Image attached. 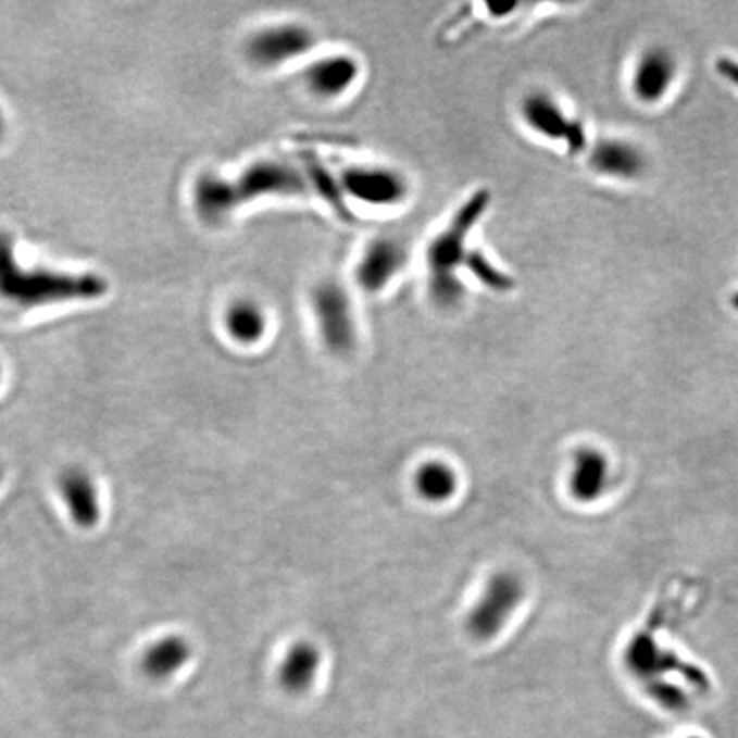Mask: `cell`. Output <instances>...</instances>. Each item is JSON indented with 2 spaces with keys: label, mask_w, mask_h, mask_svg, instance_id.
<instances>
[{
  "label": "cell",
  "mask_w": 738,
  "mask_h": 738,
  "mask_svg": "<svg viewBox=\"0 0 738 738\" xmlns=\"http://www.w3.org/2000/svg\"><path fill=\"white\" fill-rule=\"evenodd\" d=\"M313 193L312 178L303 157L265 158L250 164L235 178L204 175L196 185V208L208 221L229 216L241 205L265 197H308Z\"/></svg>",
  "instance_id": "6da1fadb"
},
{
  "label": "cell",
  "mask_w": 738,
  "mask_h": 738,
  "mask_svg": "<svg viewBox=\"0 0 738 738\" xmlns=\"http://www.w3.org/2000/svg\"><path fill=\"white\" fill-rule=\"evenodd\" d=\"M109 292V283L97 274H71L50 268H25L17 262L14 241L0 232V300L21 310L100 300Z\"/></svg>",
  "instance_id": "7a4b0ae2"
},
{
  "label": "cell",
  "mask_w": 738,
  "mask_h": 738,
  "mask_svg": "<svg viewBox=\"0 0 738 738\" xmlns=\"http://www.w3.org/2000/svg\"><path fill=\"white\" fill-rule=\"evenodd\" d=\"M487 205L489 193L477 190L460 205L455 216L427 245V295L439 310L453 312L467 298V289L460 271L467 268L472 255L468 238L475 224L484 216Z\"/></svg>",
  "instance_id": "3957f363"
},
{
  "label": "cell",
  "mask_w": 738,
  "mask_h": 738,
  "mask_svg": "<svg viewBox=\"0 0 738 738\" xmlns=\"http://www.w3.org/2000/svg\"><path fill=\"white\" fill-rule=\"evenodd\" d=\"M310 308L325 349L339 358L352 354L360 340V325L348 286L334 277L318 280L310 292Z\"/></svg>",
  "instance_id": "277c9868"
},
{
  "label": "cell",
  "mask_w": 738,
  "mask_h": 738,
  "mask_svg": "<svg viewBox=\"0 0 738 738\" xmlns=\"http://www.w3.org/2000/svg\"><path fill=\"white\" fill-rule=\"evenodd\" d=\"M520 121L539 139L563 146L571 154L588 148L587 130L555 95L546 89L525 92L518 107Z\"/></svg>",
  "instance_id": "5b68a950"
},
{
  "label": "cell",
  "mask_w": 738,
  "mask_h": 738,
  "mask_svg": "<svg viewBox=\"0 0 738 738\" xmlns=\"http://www.w3.org/2000/svg\"><path fill=\"white\" fill-rule=\"evenodd\" d=\"M337 178L343 197L366 208L396 209L411 197L408 175L390 164L352 163Z\"/></svg>",
  "instance_id": "8992f818"
},
{
  "label": "cell",
  "mask_w": 738,
  "mask_h": 738,
  "mask_svg": "<svg viewBox=\"0 0 738 738\" xmlns=\"http://www.w3.org/2000/svg\"><path fill=\"white\" fill-rule=\"evenodd\" d=\"M411 262L408 241L397 235H378L366 241L352 268L358 291L367 296L384 295L402 276Z\"/></svg>",
  "instance_id": "52a82bcc"
},
{
  "label": "cell",
  "mask_w": 738,
  "mask_h": 738,
  "mask_svg": "<svg viewBox=\"0 0 738 738\" xmlns=\"http://www.w3.org/2000/svg\"><path fill=\"white\" fill-rule=\"evenodd\" d=\"M525 597L522 579L510 573L499 571L487 581L486 590L475 603L467 617V630L477 641L496 638L515 614Z\"/></svg>",
  "instance_id": "ba28073f"
},
{
  "label": "cell",
  "mask_w": 738,
  "mask_h": 738,
  "mask_svg": "<svg viewBox=\"0 0 738 738\" xmlns=\"http://www.w3.org/2000/svg\"><path fill=\"white\" fill-rule=\"evenodd\" d=\"M316 35L301 23H280L260 29L248 41L250 61L260 67H279L315 49Z\"/></svg>",
  "instance_id": "9c48e42d"
},
{
  "label": "cell",
  "mask_w": 738,
  "mask_h": 738,
  "mask_svg": "<svg viewBox=\"0 0 738 738\" xmlns=\"http://www.w3.org/2000/svg\"><path fill=\"white\" fill-rule=\"evenodd\" d=\"M361 62L348 52L320 57L308 65L303 74L304 86L322 101H337L348 97L358 86Z\"/></svg>",
  "instance_id": "30bf717a"
},
{
  "label": "cell",
  "mask_w": 738,
  "mask_h": 738,
  "mask_svg": "<svg viewBox=\"0 0 738 738\" xmlns=\"http://www.w3.org/2000/svg\"><path fill=\"white\" fill-rule=\"evenodd\" d=\"M624 660H626L629 672H633L636 677L642 678L645 683L654 680L659 675L677 672L680 677L686 678L687 683L696 687V689H710V680H708L706 674L701 668H696V666L687 665L686 662H680L675 654L660 650L656 642L645 638V636H639V638L630 642L626 654H624Z\"/></svg>",
  "instance_id": "8fae6325"
},
{
  "label": "cell",
  "mask_w": 738,
  "mask_h": 738,
  "mask_svg": "<svg viewBox=\"0 0 738 738\" xmlns=\"http://www.w3.org/2000/svg\"><path fill=\"white\" fill-rule=\"evenodd\" d=\"M588 166L603 178L630 182L647 170V157L630 140L603 137L588 148Z\"/></svg>",
  "instance_id": "7c38bea8"
},
{
  "label": "cell",
  "mask_w": 738,
  "mask_h": 738,
  "mask_svg": "<svg viewBox=\"0 0 738 738\" xmlns=\"http://www.w3.org/2000/svg\"><path fill=\"white\" fill-rule=\"evenodd\" d=\"M677 61L663 47H650L638 57L630 74V91L645 104L659 103L674 85Z\"/></svg>",
  "instance_id": "4fadbf2b"
},
{
  "label": "cell",
  "mask_w": 738,
  "mask_h": 738,
  "mask_svg": "<svg viewBox=\"0 0 738 738\" xmlns=\"http://www.w3.org/2000/svg\"><path fill=\"white\" fill-rule=\"evenodd\" d=\"M59 492L74 525L85 530L97 527L101 520L100 492L85 467H65L59 475Z\"/></svg>",
  "instance_id": "5bb4252c"
},
{
  "label": "cell",
  "mask_w": 738,
  "mask_h": 738,
  "mask_svg": "<svg viewBox=\"0 0 738 738\" xmlns=\"http://www.w3.org/2000/svg\"><path fill=\"white\" fill-rule=\"evenodd\" d=\"M611 480L609 460L597 448L576 450L570 474V492L579 503H595L605 495Z\"/></svg>",
  "instance_id": "9a60e30c"
},
{
  "label": "cell",
  "mask_w": 738,
  "mask_h": 738,
  "mask_svg": "<svg viewBox=\"0 0 738 738\" xmlns=\"http://www.w3.org/2000/svg\"><path fill=\"white\" fill-rule=\"evenodd\" d=\"M192 659V647L184 636L168 635L152 642L142 653L140 668L152 680H168Z\"/></svg>",
  "instance_id": "2e32d148"
},
{
  "label": "cell",
  "mask_w": 738,
  "mask_h": 738,
  "mask_svg": "<svg viewBox=\"0 0 738 738\" xmlns=\"http://www.w3.org/2000/svg\"><path fill=\"white\" fill-rule=\"evenodd\" d=\"M322 654L312 642L301 641L284 654L277 672L280 687L289 695H304L318 675Z\"/></svg>",
  "instance_id": "e0dca14e"
},
{
  "label": "cell",
  "mask_w": 738,
  "mask_h": 738,
  "mask_svg": "<svg viewBox=\"0 0 738 738\" xmlns=\"http://www.w3.org/2000/svg\"><path fill=\"white\" fill-rule=\"evenodd\" d=\"M224 324L236 342L252 346L264 339L268 324L267 313L255 301H236L228 308Z\"/></svg>",
  "instance_id": "ac0fdd59"
},
{
  "label": "cell",
  "mask_w": 738,
  "mask_h": 738,
  "mask_svg": "<svg viewBox=\"0 0 738 738\" xmlns=\"http://www.w3.org/2000/svg\"><path fill=\"white\" fill-rule=\"evenodd\" d=\"M415 491L427 503H445L455 495L459 477L445 462L431 460L417 468L414 475Z\"/></svg>",
  "instance_id": "d6986e66"
},
{
  "label": "cell",
  "mask_w": 738,
  "mask_h": 738,
  "mask_svg": "<svg viewBox=\"0 0 738 738\" xmlns=\"http://www.w3.org/2000/svg\"><path fill=\"white\" fill-rule=\"evenodd\" d=\"M645 686H647V695L663 710L671 711V713H684L690 706L689 696L683 687L665 683L660 678L648 680Z\"/></svg>",
  "instance_id": "ffe728a7"
},
{
  "label": "cell",
  "mask_w": 738,
  "mask_h": 738,
  "mask_svg": "<svg viewBox=\"0 0 738 738\" xmlns=\"http://www.w3.org/2000/svg\"><path fill=\"white\" fill-rule=\"evenodd\" d=\"M486 8L491 17H506L518 8V4H487Z\"/></svg>",
  "instance_id": "44dd1931"
},
{
  "label": "cell",
  "mask_w": 738,
  "mask_h": 738,
  "mask_svg": "<svg viewBox=\"0 0 738 738\" xmlns=\"http://www.w3.org/2000/svg\"><path fill=\"white\" fill-rule=\"evenodd\" d=\"M722 73L730 77V79L737 80L738 85V67L737 65H731L730 62H723Z\"/></svg>",
  "instance_id": "7402d4cb"
},
{
  "label": "cell",
  "mask_w": 738,
  "mask_h": 738,
  "mask_svg": "<svg viewBox=\"0 0 738 738\" xmlns=\"http://www.w3.org/2000/svg\"><path fill=\"white\" fill-rule=\"evenodd\" d=\"M2 477H4V467H2V463H0V483H2Z\"/></svg>",
  "instance_id": "603a6c76"
},
{
  "label": "cell",
  "mask_w": 738,
  "mask_h": 738,
  "mask_svg": "<svg viewBox=\"0 0 738 738\" xmlns=\"http://www.w3.org/2000/svg\"><path fill=\"white\" fill-rule=\"evenodd\" d=\"M0 128H2V115H0Z\"/></svg>",
  "instance_id": "cb8c5ba5"
},
{
  "label": "cell",
  "mask_w": 738,
  "mask_h": 738,
  "mask_svg": "<svg viewBox=\"0 0 738 738\" xmlns=\"http://www.w3.org/2000/svg\"><path fill=\"white\" fill-rule=\"evenodd\" d=\"M689 738H701V737H689Z\"/></svg>",
  "instance_id": "d4e9b609"
},
{
  "label": "cell",
  "mask_w": 738,
  "mask_h": 738,
  "mask_svg": "<svg viewBox=\"0 0 738 738\" xmlns=\"http://www.w3.org/2000/svg\"><path fill=\"white\" fill-rule=\"evenodd\" d=\"M0 376H2V372H0Z\"/></svg>",
  "instance_id": "484cf974"
}]
</instances>
